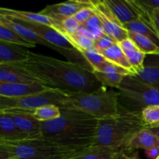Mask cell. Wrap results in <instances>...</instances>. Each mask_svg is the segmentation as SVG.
Listing matches in <instances>:
<instances>
[{
	"label": "cell",
	"mask_w": 159,
	"mask_h": 159,
	"mask_svg": "<svg viewBox=\"0 0 159 159\" xmlns=\"http://www.w3.org/2000/svg\"><path fill=\"white\" fill-rule=\"evenodd\" d=\"M40 83L65 93H92L102 87L93 72L78 64L30 52L24 62L15 64Z\"/></svg>",
	"instance_id": "6da1fadb"
},
{
	"label": "cell",
	"mask_w": 159,
	"mask_h": 159,
	"mask_svg": "<svg viewBox=\"0 0 159 159\" xmlns=\"http://www.w3.org/2000/svg\"><path fill=\"white\" fill-rule=\"evenodd\" d=\"M90 146L43 135L20 141L0 140V159H70Z\"/></svg>",
	"instance_id": "7a4b0ae2"
},
{
	"label": "cell",
	"mask_w": 159,
	"mask_h": 159,
	"mask_svg": "<svg viewBox=\"0 0 159 159\" xmlns=\"http://www.w3.org/2000/svg\"><path fill=\"white\" fill-rule=\"evenodd\" d=\"M60 109V117L41 122V135L93 145L99 120L77 110Z\"/></svg>",
	"instance_id": "3957f363"
},
{
	"label": "cell",
	"mask_w": 159,
	"mask_h": 159,
	"mask_svg": "<svg viewBox=\"0 0 159 159\" xmlns=\"http://www.w3.org/2000/svg\"><path fill=\"white\" fill-rule=\"evenodd\" d=\"M118 116L98 121L93 146L122 148L127 146L134 136L147 127L141 113H134L120 105Z\"/></svg>",
	"instance_id": "277c9868"
},
{
	"label": "cell",
	"mask_w": 159,
	"mask_h": 159,
	"mask_svg": "<svg viewBox=\"0 0 159 159\" xmlns=\"http://www.w3.org/2000/svg\"><path fill=\"white\" fill-rule=\"evenodd\" d=\"M59 107L82 112L98 120L116 117L120 113L117 91L104 86L92 93L70 94Z\"/></svg>",
	"instance_id": "5b68a950"
},
{
	"label": "cell",
	"mask_w": 159,
	"mask_h": 159,
	"mask_svg": "<svg viewBox=\"0 0 159 159\" xmlns=\"http://www.w3.org/2000/svg\"><path fill=\"white\" fill-rule=\"evenodd\" d=\"M117 93L120 105L134 113H141L149 106H159V88L143 83L134 76L124 77Z\"/></svg>",
	"instance_id": "8992f818"
},
{
	"label": "cell",
	"mask_w": 159,
	"mask_h": 159,
	"mask_svg": "<svg viewBox=\"0 0 159 159\" xmlns=\"http://www.w3.org/2000/svg\"><path fill=\"white\" fill-rule=\"evenodd\" d=\"M69 95L70 93L61 90L48 89L42 93L24 97L6 98L0 96V112L12 110L33 111L48 105L60 107Z\"/></svg>",
	"instance_id": "52a82bcc"
},
{
	"label": "cell",
	"mask_w": 159,
	"mask_h": 159,
	"mask_svg": "<svg viewBox=\"0 0 159 159\" xmlns=\"http://www.w3.org/2000/svg\"><path fill=\"white\" fill-rule=\"evenodd\" d=\"M89 6L100 20L104 32L107 35L110 36L117 43L129 38L128 30L113 15L104 0H89Z\"/></svg>",
	"instance_id": "ba28073f"
},
{
	"label": "cell",
	"mask_w": 159,
	"mask_h": 159,
	"mask_svg": "<svg viewBox=\"0 0 159 159\" xmlns=\"http://www.w3.org/2000/svg\"><path fill=\"white\" fill-rule=\"evenodd\" d=\"M0 15L14 20H22V21L32 22V23L46 25V26H51V28L56 30L59 33L65 36L63 28H62L61 22L54 20L46 15H43L40 12H26V11L16 10V9L2 7L0 9Z\"/></svg>",
	"instance_id": "9c48e42d"
},
{
	"label": "cell",
	"mask_w": 159,
	"mask_h": 159,
	"mask_svg": "<svg viewBox=\"0 0 159 159\" xmlns=\"http://www.w3.org/2000/svg\"><path fill=\"white\" fill-rule=\"evenodd\" d=\"M16 21L19 22L26 27L29 28L30 30L35 32L40 37H41L42 38H43L54 46L66 50H77L70 43L69 40L64 34H61L56 30L51 28V26L40 24V23H32V22L22 21V20H16Z\"/></svg>",
	"instance_id": "30bf717a"
},
{
	"label": "cell",
	"mask_w": 159,
	"mask_h": 159,
	"mask_svg": "<svg viewBox=\"0 0 159 159\" xmlns=\"http://www.w3.org/2000/svg\"><path fill=\"white\" fill-rule=\"evenodd\" d=\"M49 87L40 82L32 83H8L0 82V96L6 98H20L31 96L46 91Z\"/></svg>",
	"instance_id": "8fae6325"
},
{
	"label": "cell",
	"mask_w": 159,
	"mask_h": 159,
	"mask_svg": "<svg viewBox=\"0 0 159 159\" xmlns=\"http://www.w3.org/2000/svg\"><path fill=\"white\" fill-rule=\"evenodd\" d=\"M88 6L89 0L88 1L71 0L58 4L48 6L40 12L61 22L64 19L74 16L80 9Z\"/></svg>",
	"instance_id": "7c38bea8"
},
{
	"label": "cell",
	"mask_w": 159,
	"mask_h": 159,
	"mask_svg": "<svg viewBox=\"0 0 159 159\" xmlns=\"http://www.w3.org/2000/svg\"><path fill=\"white\" fill-rule=\"evenodd\" d=\"M130 153L122 148L92 145L70 159H131Z\"/></svg>",
	"instance_id": "4fadbf2b"
},
{
	"label": "cell",
	"mask_w": 159,
	"mask_h": 159,
	"mask_svg": "<svg viewBox=\"0 0 159 159\" xmlns=\"http://www.w3.org/2000/svg\"><path fill=\"white\" fill-rule=\"evenodd\" d=\"M34 111H26V110H6L0 113H5L9 114L13 120L14 123L19 129L26 133L30 134L34 137L41 135V122L36 120L32 116Z\"/></svg>",
	"instance_id": "5bb4252c"
},
{
	"label": "cell",
	"mask_w": 159,
	"mask_h": 159,
	"mask_svg": "<svg viewBox=\"0 0 159 159\" xmlns=\"http://www.w3.org/2000/svg\"><path fill=\"white\" fill-rule=\"evenodd\" d=\"M30 51L20 45L0 40V64H15L24 62L29 58Z\"/></svg>",
	"instance_id": "9a60e30c"
},
{
	"label": "cell",
	"mask_w": 159,
	"mask_h": 159,
	"mask_svg": "<svg viewBox=\"0 0 159 159\" xmlns=\"http://www.w3.org/2000/svg\"><path fill=\"white\" fill-rule=\"evenodd\" d=\"M134 77L143 83L159 88V54L146 55L144 68Z\"/></svg>",
	"instance_id": "2e32d148"
},
{
	"label": "cell",
	"mask_w": 159,
	"mask_h": 159,
	"mask_svg": "<svg viewBox=\"0 0 159 159\" xmlns=\"http://www.w3.org/2000/svg\"><path fill=\"white\" fill-rule=\"evenodd\" d=\"M30 138L34 136L19 129L9 114L0 113V140L13 141Z\"/></svg>",
	"instance_id": "e0dca14e"
},
{
	"label": "cell",
	"mask_w": 159,
	"mask_h": 159,
	"mask_svg": "<svg viewBox=\"0 0 159 159\" xmlns=\"http://www.w3.org/2000/svg\"><path fill=\"white\" fill-rule=\"evenodd\" d=\"M106 4L111 10L116 18L125 25L132 21L138 20V15L130 6L129 0L120 1V0H104Z\"/></svg>",
	"instance_id": "ac0fdd59"
},
{
	"label": "cell",
	"mask_w": 159,
	"mask_h": 159,
	"mask_svg": "<svg viewBox=\"0 0 159 159\" xmlns=\"http://www.w3.org/2000/svg\"><path fill=\"white\" fill-rule=\"evenodd\" d=\"M159 148V139L145 127L134 135L127 146V151L130 152L137 149H144V151Z\"/></svg>",
	"instance_id": "d6986e66"
},
{
	"label": "cell",
	"mask_w": 159,
	"mask_h": 159,
	"mask_svg": "<svg viewBox=\"0 0 159 159\" xmlns=\"http://www.w3.org/2000/svg\"><path fill=\"white\" fill-rule=\"evenodd\" d=\"M101 54L103 55V57L107 61L127 70L130 72H131L134 75V76L135 75L133 68H132L130 64L129 63L128 60H127V57H126L125 54H124V51L122 50L119 43H113L108 49L101 52Z\"/></svg>",
	"instance_id": "ffe728a7"
},
{
	"label": "cell",
	"mask_w": 159,
	"mask_h": 159,
	"mask_svg": "<svg viewBox=\"0 0 159 159\" xmlns=\"http://www.w3.org/2000/svg\"><path fill=\"white\" fill-rule=\"evenodd\" d=\"M128 37L134 42L138 49L146 55L159 54V47L148 37L130 31H128Z\"/></svg>",
	"instance_id": "44dd1931"
},
{
	"label": "cell",
	"mask_w": 159,
	"mask_h": 159,
	"mask_svg": "<svg viewBox=\"0 0 159 159\" xmlns=\"http://www.w3.org/2000/svg\"><path fill=\"white\" fill-rule=\"evenodd\" d=\"M0 40L12 44L20 45L26 48H33L36 47L35 44L28 41L15 31L2 24H0Z\"/></svg>",
	"instance_id": "7402d4cb"
},
{
	"label": "cell",
	"mask_w": 159,
	"mask_h": 159,
	"mask_svg": "<svg viewBox=\"0 0 159 159\" xmlns=\"http://www.w3.org/2000/svg\"><path fill=\"white\" fill-rule=\"evenodd\" d=\"M61 113L60 107L56 105H48L34 110L32 116L40 122H48L59 118Z\"/></svg>",
	"instance_id": "603a6c76"
},
{
	"label": "cell",
	"mask_w": 159,
	"mask_h": 159,
	"mask_svg": "<svg viewBox=\"0 0 159 159\" xmlns=\"http://www.w3.org/2000/svg\"><path fill=\"white\" fill-rule=\"evenodd\" d=\"M124 27L130 32L136 33V34H141L144 37H148L152 40L154 43L159 47V37L151 29L149 26L144 24L142 21L139 20H134L130 23H127L124 25Z\"/></svg>",
	"instance_id": "cb8c5ba5"
},
{
	"label": "cell",
	"mask_w": 159,
	"mask_h": 159,
	"mask_svg": "<svg viewBox=\"0 0 159 159\" xmlns=\"http://www.w3.org/2000/svg\"><path fill=\"white\" fill-rule=\"evenodd\" d=\"M97 80L100 82L102 86L110 89H119L126 76L120 74H110L100 71H93Z\"/></svg>",
	"instance_id": "d4e9b609"
},
{
	"label": "cell",
	"mask_w": 159,
	"mask_h": 159,
	"mask_svg": "<svg viewBox=\"0 0 159 159\" xmlns=\"http://www.w3.org/2000/svg\"><path fill=\"white\" fill-rule=\"evenodd\" d=\"M8 65V64H7ZM11 71L4 82L8 83H32V82H40L33 76L30 75L20 68H17L13 65H9Z\"/></svg>",
	"instance_id": "484cf974"
},
{
	"label": "cell",
	"mask_w": 159,
	"mask_h": 159,
	"mask_svg": "<svg viewBox=\"0 0 159 159\" xmlns=\"http://www.w3.org/2000/svg\"><path fill=\"white\" fill-rule=\"evenodd\" d=\"M129 63L131 65L135 75L140 72L144 68V61L146 58V54L141 52L138 48L134 50L124 51Z\"/></svg>",
	"instance_id": "4316f807"
},
{
	"label": "cell",
	"mask_w": 159,
	"mask_h": 159,
	"mask_svg": "<svg viewBox=\"0 0 159 159\" xmlns=\"http://www.w3.org/2000/svg\"><path fill=\"white\" fill-rule=\"evenodd\" d=\"M67 39L70 41V43L74 46L75 49L78 51H88V50L95 49V44L96 41L89 37H85V36L79 35V34H75L73 35L66 36Z\"/></svg>",
	"instance_id": "83f0119b"
},
{
	"label": "cell",
	"mask_w": 159,
	"mask_h": 159,
	"mask_svg": "<svg viewBox=\"0 0 159 159\" xmlns=\"http://www.w3.org/2000/svg\"><path fill=\"white\" fill-rule=\"evenodd\" d=\"M79 52L86 59L88 63L89 64L90 66L93 68V71L96 68H98L101 65L107 61V60L103 57V55L101 53H99V51H96V49L88 50V51L82 50V51H79Z\"/></svg>",
	"instance_id": "f1b7e54d"
},
{
	"label": "cell",
	"mask_w": 159,
	"mask_h": 159,
	"mask_svg": "<svg viewBox=\"0 0 159 159\" xmlns=\"http://www.w3.org/2000/svg\"><path fill=\"white\" fill-rule=\"evenodd\" d=\"M141 117L147 127H152L159 123V106H149L141 112Z\"/></svg>",
	"instance_id": "f546056e"
},
{
	"label": "cell",
	"mask_w": 159,
	"mask_h": 159,
	"mask_svg": "<svg viewBox=\"0 0 159 159\" xmlns=\"http://www.w3.org/2000/svg\"><path fill=\"white\" fill-rule=\"evenodd\" d=\"M83 26L92 33L93 37H94L95 41L99 40L101 37H102V36L106 34L103 30V28H102L100 20H99V18L95 14Z\"/></svg>",
	"instance_id": "4dcf8cb0"
},
{
	"label": "cell",
	"mask_w": 159,
	"mask_h": 159,
	"mask_svg": "<svg viewBox=\"0 0 159 159\" xmlns=\"http://www.w3.org/2000/svg\"><path fill=\"white\" fill-rule=\"evenodd\" d=\"M94 71H100V72L103 73H110V74H120L123 75L124 76H134V75L131 72L121 68V67L118 66V65H115V64L111 63L109 61H107V62H105L102 65H101L100 66L96 68Z\"/></svg>",
	"instance_id": "1f68e13d"
},
{
	"label": "cell",
	"mask_w": 159,
	"mask_h": 159,
	"mask_svg": "<svg viewBox=\"0 0 159 159\" xmlns=\"http://www.w3.org/2000/svg\"><path fill=\"white\" fill-rule=\"evenodd\" d=\"M61 24L63 30L65 34V37L76 34L78 30L80 27V24L78 23L74 16H70L64 19L61 21Z\"/></svg>",
	"instance_id": "d6a6232c"
},
{
	"label": "cell",
	"mask_w": 159,
	"mask_h": 159,
	"mask_svg": "<svg viewBox=\"0 0 159 159\" xmlns=\"http://www.w3.org/2000/svg\"><path fill=\"white\" fill-rule=\"evenodd\" d=\"M115 43H117V42L115 41V40H113L110 36L105 34L102 37H101L99 40H96V44H95V49L99 51V53H101L105 50L108 49L110 47H111Z\"/></svg>",
	"instance_id": "836d02e7"
},
{
	"label": "cell",
	"mask_w": 159,
	"mask_h": 159,
	"mask_svg": "<svg viewBox=\"0 0 159 159\" xmlns=\"http://www.w3.org/2000/svg\"><path fill=\"white\" fill-rule=\"evenodd\" d=\"M93 15H94V12H93V9L89 7V6H88L80 9L74 16V17L77 20L78 23L80 24V26H83Z\"/></svg>",
	"instance_id": "e575fe53"
},
{
	"label": "cell",
	"mask_w": 159,
	"mask_h": 159,
	"mask_svg": "<svg viewBox=\"0 0 159 159\" xmlns=\"http://www.w3.org/2000/svg\"><path fill=\"white\" fill-rule=\"evenodd\" d=\"M141 2L149 9L159 10V0H141Z\"/></svg>",
	"instance_id": "d590c367"
},
{
	"label": "cell",
	"mask_w": 159,
	"mask_h": 159,
	"mask_svg": "<svg viewBox=\"0 0 159 159\" xmlns=\"http://www.w3.org/2000/svg\"><path fill=\"white\" fill-rule=\"evenodd\" d=\"M147 158L149 159H156L159 156V148H154L149 150L144 151Z\"/></svg>",
	"instance_id": "8d00e7d4"
},
{
	"label": "cell",
	"mask_w": 159,
	"mask_h": 159,
	"mask_svg": "<svg viewBox=\"0 0 159 159\" xmlns=\"http://www.w3.org/2000/svg\"><path fill=\"white\" fill-rule=\"evenodd\" d=\"M76 34H79V35L85 36V37H89V38L94 40V37H93L92 33L90 32V31L87 28H85L84 26H80V27H79V29L78 30V31H77V33H76Z\"/></svg>",
	"instance_id": "74e56055"
},
{
	"label": "cell",
	"mask_w": 159,
	"mask_h": 159,
	"mask_svg": "<svg viewBox=\"0 0 159 159\" xmlns=\"http://www.w3.org/2000/svg\"><path fill=\"white\" fill-rule=\"evenodd\" d=\"M159 139V127H146Z\"/></svg>",
	"instance_id": "f35d334b"
},
{
	"label": "cell",
	"mask_w": 159,
	"mask_h": 159,
	"mask_svg": "<svg viewBox=\"0 0 159 159\" xmlns=\"http://www.w3.org/2000/svg\"><path fill=\"white\" fill-rule=\"evenodd\" d=\"M131 159H141V158H140L139 155H138V153H136V154H134V155H132Z\"/></svg>",
	"instance_id": "ab89813d"
},
{
	"label": "cell",
	"mask_w": 159,
	"mask_h": 159,
	"mask_svg": "<svg viewBox=\"0 0 159 159\" xmlns=\"http://www.w3.org/2000/svg\"><path fill=\"white\" fill-rule=\"evenodd\" d=\"M152 127H159V123L158 124H156V125H155V126H152Z\"/></svg>",
	"instance_id": "60d3db41"
},
{
	"label": "cell",
	"mask_w": 159,
	"mask_h": 159,
	"mask_svg": "<svg viewBox=\"0 0 159 159\" xmlns=\"http://www.w3.org/2000/svg\"><path fill=\"white\" fill-rule=\"evenodd\" d=\"M156 159H159V156H158V158H157Z\"/></svg>",
	"instance_id": "b9f144b4"
}]
</instances>
